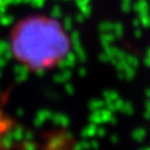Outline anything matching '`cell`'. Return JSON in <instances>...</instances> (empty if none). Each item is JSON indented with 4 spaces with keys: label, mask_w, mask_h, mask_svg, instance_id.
<instances>
[{
    "label": "cell",
    "mask_w": 150,
    "mask_h": 150,
    "mask_svg": "<svg viewBox=\"0 0 150 150\" xmlns=\"http://www.w3.org/2000/svg\"><path fill=\"white\" fill-rule=\"evenodd\" d=\"M24 129L21 128V127H17L12 132H11V136H12V138H13V141L14 142H20V141H23V138H24Z\"/></svg>",
    "instance_id": "obj_14"
},
{
    "label": "cell",
    "mask_w": 150,
    "mask_h": 150,
    "mask_svg": "<svg viewBox=\"0 0 150 150\" xmlns=\"http://www.w3.org/2000/svg\"><path fill=\"white\" fill-rule=\"evenodd\" d=\"M145 135H146V131L143 128H137L131 132V137L136 142H143V139L145 138Z\"/></svg>",
    "instance_id": "obj_11"
},
{
    "label": "cell",
    "mask_w": 150,
    "mask_h": 150,
    "mask_svg": "<svg viewBox=\"0 0 150 150\" xmlns=\"http://www.w3.org/2000/svg\"><path fill=\"white\" fill-rule=\"evenodd\" d=\"M13 20H14L13 16L7 14L6 12H5V13H0V24H1L3 26L7 27V26L12 25V24H13Z\"/></svg>",
    "instance_id": "obj_13"
},
{
    "label": "cell",
    "mask_w": 150,
    "mask_h": 150,
    "mask_svg": "<svg viewBox=\"0 0 150 150\" xmlns=\"http://www.w3.org/2000/svg\"><path fill=\"white\" fill-rule=\"evenodd\" d=\"M144 65L146 67H150V47L146 50V54H145V58H144Z\"/></svg>",
    "instance_id": "obj_37"
},
{
    "label": "cell",
    "mask_w": 150,
    "mask_h": 150,
    "mask_svg": "<svg viewBox=\"0 0 150 150\" xmlns=\"http://www.w3.org/2000/svg\"><path fill=\"white\" fill-rule=\"evenodd\" d=\"M8 50H11L10 44L7 42H5V40H0V56H3Z\"/></svg>",
    "instance_id": "obj_27"
},
{
    "label": "cell",
    "mask_w": 150,
    "mask_h": 150,
    "mask_svg": "<svg viewBox=\"0 0 150 150\" xmlns=\"http://www.w3.org/2000/svg\"><path fill=\"white\" fill-rule=\"evenodd\" d=\"M6 64H7V59H5L3 56H0V69L5 67V66H6Z\"/></svg>",
    "instance_id": "obj_44"
},
{
    "label": "cell",
    "mask_w": 150,
    "mask_h": 150,
    "mask_svg": "<svg viewBox=\"0 0 150 150\" xmlns=\"http://www.w3.org/2000/svg\"><path fill=\"white\" fill-rule=\"evenodd\" d=\"M64 141H65V137H63V136H56V137H53V138L50 139L47 146L50 149H59V148H63Z\"/></svg>",
    "instance_id": "obj_9"
},
{
    "label": "cell",
    "mask_w": 150,
    "mask_h": 150,
    "mask_svg": "<svg viewBox=\"0 0 150 150\" xmlns=\"http://www.w3.org/2000/svg\"><path fill=\"white\" fill-rule=\"evenodd\" d=\"M123 73H124V79L132 81L134 77H135V74H136V69L132 67V66H130V65H128L127 69L123 71Z\"/></svg>",
    "instance_id": "obj_18"
},
{
    "label": "cell",
    "mask_w": 150,
    "mask_h": 150,
    "mask_svg": "<svg viewBox=\"0 0 150 150\" xmlns=\"http://www.w3.org/2000/svg\"><path fill=\"white\" fill-rule=\"evenodd\" d=\"M50 14H51V18H53V19L60 18L62 17V8H60V6H58V5L53 6L51 12H50Z\"/></svg>",
    "instance_id": "obj_25"
},
{
    "label": "cell",
    "mask_w": 150,
    "mask_h": 150,
    "mask_svg": "<svg viewBox=\"0 0 150 150\" xmlns=\"http://www.w3.org/2000/svg\"><path fill=\"white\" fill-rule=\"evenodd\" d=\"M78 8H79L81 13H83L86 18H88V17H90V16H91V13H92V7L90 6V4H88V5H83V6L78 7Z\"/></svg>",
    "instance_id": "obj_26"
},
{
    "label": "cell",
    "mask_w": 150,
    "mask_h": 150,
    "mask_svg": "<svg viewBox=\"0 0 150 150\" xmlns=\"http://www.w3.org/2000/svg\"><path fill=\"white\" fill-rule=\"evenodd\" d=\"M121 8H122V11H123L124 13L130 12V10H131V3H129V1H122Z\"/></svg>",
    "instance_id": "obj_33"
},
{
    "label": "cell",
    "mask_w": 150,
    "mask_h": 150,
    "mask_svg": "<svg viewBox=\"0 0 150 150\" xmlns=\"http://www.w3.org/2000/svg\"><path fill=\"white\" fill-rule=\"evenodd\" d=\"M114 103H115V108H116V111H121V109H122V106H123V104H124V100L122 99V98H117L116 100H114Z\"/></svg>",
    "instance_id": "obj_34"
},
{
    "label": "cell",
    "mask_w": 150,
    "mask_h": 150,
    "mask_svg": "<svg viewBox=\"0 0 150 150\" xmlns=\"http://www.w3.org/2000/svg\"><path fill=\"white\" fill-rule=\"evenodd\" d=\"M0 77H1V71H0Z\"/></svg>",
    "instance_id": "obj_54"
},
{
    "label": "cell",
    "mask_w": 150,
    "mask_h": 150,
    "mask_svg": "<svg viewBox=\"0 0 150 150\" xmlns=\"http://www.w3.org/2000/svg\"><path fill=\"white\" fill-rule=\"evenodd\" d=\"M64 89H65L66 93H67V95H70V96H72V95L74 93L73 84H71V83H69V82H65V83H64Z\"/></svg>",
    "instance_id": "obj_30"
},
{
    "label": "cell",
    "mask_w": 150,
    "mask_h": 150,
    "mask_svg": "<svg viewBox=\"0 0 150 150\" xmlns=\"http://www.w3.org/2000/svg\"><path fill=\"white\" fill-rule=\"evenodd\" d=\"M131 8L139 16L143 13H149L150 6H149L148 0H138V1H136L134 4V6H131Z\"/></svg>",
    "instance_id": "obj_6"
},
{
    "label": "cell",
    "mask_w": 150,
    "mask_h": 150,
    "mask_svg": "<svg viewBox=\"0 0 150 150\" xmlns=\"http://www.w3.org/2000/svg\"><path fill=\"white\" fill-rule=\"evenodd\" d=\"M89 122L90 123H95V124H102V117H100V111L99 110H95L91 112V115L89 116Z\"/></svg>",
    "instance_id": "obj_15"
},
{
    "label": "cell",
    "mask_w": 150,
    "mask_h": 150,
    "mask_svg": "<svg viewBox=\"0 0 150 150\" xmlns=\"http://www.w3.org/2000/svg\"><path fill=\"white\" fill-rule=\"evenodd\" d=\"M110 142H111L112 144H117V143L120 142V138H118V136H117V135H112V136L110 137Z\"/></svg>",
    "instance_id": "obj_43"
},
{
    "label": "cell",
    "mask_w": 150,
    "mask_h": 150,
    "mask_svg": "<svg viewBox=\"0 0 150 150\" xmlns=\"http://www.w3.org/2000/svg\"><path fill=\"white\" fill-rule=\"evenodd\" d=\"M103 97H104V100H116L120 96H118V92L115 90H105L103 92Z\"/></svg>",
    "instance_id": "obj_17"
},
{
    "label": "cell",
    "mask_w": 150,
    "mask_h": 150,
    "mask_svg": "<svg viewBox=\"0 0 150 150\" xmlns=\"http://www.w3.org/2000/svg\"><path fill=\"white\" fill-rule=\"evenodd\" d=\"M134 35L136 37V38H141V37H142V30H141L139 27H135Z\"/></svg>",
    "instance_id": "obj_42"
},
{
    "label": "cell",
    "mask_w": 150,
    "mask_h": 150,
    "mask_svg": "<svg viewBox=\"0 0 150 150\" xmlns=\"http://www.w3.org/2000/svg\"><path fill=\"white\" fill-rule=\"evenodd\" d=\"M89 142H90V149H98V148H99L98 141L92 139V141H89Z\"/></svg>",
    "instance_id": "obj_40"
},
{
    "label": "cell",
    "mask_w": 150,
    "mask_h": 150,
    "mask_svg": "<svg viewBox=\"0 0 150 150\" xmlns=\"http://www.w3.org/2000/svg\"><path fill=\"white\" fill-rule=\"evenodd\" d=\"M138 18H139L141 25H142L143 27H145V28H150V16H149V13L139 14Z\"/></svg>",
    "instance_id": "obj_19"
},
{
    "label": "cell",
    "mask_w": 150,
    "mask_h": 150,
    "mask_svg": "<svg viewBox=\"0 0 150 150\" xmlns=\"http://www.w3.org/2000/svg\"><path fill=\"white\" fill-rule=\"evenodd\" d=\"M72 77V72L70 69H63L62 72L57 73L53 76V82L57 84H64L65 82H67L70 78Z\"/></svg>",
    "instance_id": "obj_5"
},
{
    "label": "cell",
    "mask_w": 150,
    "mask_h": 150,
    "mask_svg": "<svg viewBox=\"0 0 150 150\" xmlns=\"http://www.w3.org/2000/svg\"><path fill=\"white\" fill-rule=\"evenodd\" d=\"M105 134H106V130H105L104 128H98V127H97V131H96V135H98V136L103 137V136H105Z\"/></svg>",
    "instance_id": "obj_41"
},
{
    "label": "cell",
    "mask_w": 150,
    "mask_h": 150,
    "mask_svg": "<svg viewBox=\"0 0 150 150\" xmlns=\"http://www.w3.org/2000/svg\"><path fill=\"white\" fill-rule=\"evenodd\" d=\"M73 149L74 150H85V149H90V142L89 141H79L76 144H73Z\"/></svg>",
    "instance_id": "obj_21"
},
{
    "label": "cell",
    "mask_w": 150,
    "mask_h": 150,
    "mask_svg": "<svg viewBox=\"0 0 150 150\" xmlns=\"http://www.w3.org/2000/svg\"><path fill=\"white\" fill-rule=\"evenodd\" d=\"M13 142H14V141H13V138H12L11 134H7L6 136H4V137H3L1 142H0V145H1L3 148H10V146H12Z\"/></svg>",
    "instance_id": "obj_20"
},
{
    "label": "cell",
    "mask_w": 150,
    "mask_h": 150,
    "mask_svg": "<svg viewBox=\"0 0 150 150\" xmlns=\"http://www.w3.org/2000/svg\"><path fill=\"white\" fill-rule=\"evenodd\" d=\"M50 120L52 121V123H54L59 127H64V128H66L70 124V118L66 115L60 114V112H54V114L52 112Z\"/></svg>",
    "instance_id": "obj_4"
},
{
    "label": "cell",
    "mask_w": 150,
    "mask_h": 150,
    "mask_svg": "<svg viewBox=\"0 0 150 150\" xmlns=\"http://www.w3.org/2000/svg\"><path fill=\"white\" fill-rule=\"evenodd\" d=\"M64 27L66 31H71L72 27H73V20L71 17H66L64 18Z\"/></svg>",
    "instance_id": "obj_28"
},
{
    "label": "cell",
    "mask_w": 150,
    "mask_h": 150,
    "mask_svg": "<svg viewBox=\"0 0 150 150\" xmlns=\"http://www.w3.org/2000/svg\"><path fill=\"white\" fill-rule=\"evenodd\" d=\"M74 1H76V5H77L78 7H81V6H83V5L90 4L91 0H74Z\"/></svg>",
    "instance_id": "obj_38"
},
{
    "label": "cell",
    "mask_w": 150,
    "mask_h": 150,
    "mask_svg": "<svg viewBox=\"0 0 150 150\" xmlns=\"http://www.w3.org/2000/svg\"><path fill=\"white\" fill-rule=\"evenodd\" d=\"M12 54L27 67L47 69L70 51V40L57 19L31 17L12 32Z\"/></svg>",
    "instance_id": "obj_1"
},
{
    "label": "cell",
    "mask_w": 150,
    "mask_h": 150,
    "mask_svg": "<svg viewBox=\"0 0 150 150\" xmlns=\"http://www.w3.org/2000/svg\"><path fill=\"white\" fill-rule=\"evenodd\" d=\"M51 115H52V112H51L50 110H46V109L39 110V111L35 114L34 118H33V124H34L35 127H38V128L42 127L47 120H50Z\"/></svg>",
    "instance_id": "obj_2"
},
{
    "label": "cell",
    "mask_w": 150,
    "mask_h": 150,
    "mask_svg": "<svg viewBox=\"0 0 150 150\" xmlns=\"http://www.w3.org/2000/svg\"><path fill=\"white\" fill-rule=\"evenodd\" d=\"M23 148L26 149V150H34L37 148V144L33 143V141H24Z\"/></svg>",
    "instance_id": "obj_29"
},
{
    "label": "cell",
    "mask_w": 150,
    "mask_h": 150,
    "mask_svg": "<svg viewBox=\"0 0 150 150\" xmlns=\"http://www.w3.org/2000/svg\"><path fill=\"white\" fill-rule=\"evenodd\" d=\"M71 42L72 43L81 42V34H79L78 31H72V33H71Z\"/></svg>",
    "instance_id": "obj_32"
},
{
    "label": "cell",
    "mask_w": 150,
    "mask_h": 150,
    "mask_svg": "<svg viewBox=\"0 0 150 150\" xmlns=\"http://www.w3.org/2000/svg\"><path fill=\"white\" fill-rule=\"evenodd\" d=\"M132 26H134V27H139V26H141L139 18H135V19L132 20Z\"/></svg>",
    "instance_id": "obj_46"
},
{
    "label": "cell",
    "mask_w": 150,
    "mask_h": 150,
    "mask_svg": "<svg viewBox=\"0 0 150 150\" xmlns=\"http://www.w3.org/2000/svg\"><path fill=\"white\" fill-rule=\"evenodd\" d=\"M4 1H5L6 5H11V4H13V0H4Z\"/></svg>",
    "instance_id": "obj_50"
},
{
    "label": "cell",
    "mask_w": 150,
    "mask_h": 150,
    "mask_svg": "<svg viewBox=\"0 0 150 150\" xmlns=\"http://www.w3.org/2000/svg\"><path fill=\"white\" fill-rule=\"evenodd\" d=\"M121 111L124 112L125 115H132L134 114V106H132V104L130 102H124Z\"/></svg>",
    "instance_id": "obj_23"
},
{
    "label": "cell",
    "mask_w": 150,
    "mask_h": 150,
    "mask_svg": "<svg viewBox=\"0 0 150 150\" xmlns=\"http://www.w3.org/2000/svg\"><path fill=\"white\" fill-rule=\"evenodd\" d=\"M23 3H26V4H30L31 0H23Z\"/></svg>",
    "instance_id": "obj_53"
},
{
    "label": "cell",
    "mask_w": 150,
    "mask_h": 150,
    "mask_svg": "<svg viewBox=\"0 0 150 150\" xmlns=\"http://www.w3.org/2000/svg\"><path fill=\"white\" fill-rule=\"evenodd\" d=\"M13 72L17 83H23L28 78V67L26 65H16Z\"/></svg>",
    "instance_id": "obj_3"
},
{
    "label": "cell",
    "mask_w": 150,
    "mask_h": 150,
    "mask_svg": "<svg viewBox=\"0 0 150 150\" xmlns=\"http://www.w3.org/2000/svg\"><path fill=\"white\" fill-rule=\"evenodd\" d=\"M86 73H88V71H86L85 67H81V69L78 70V74H79L81 77H85V76H86Z\"/></svg>",
    "instance_id": "obj_45"
},
{
    "label": "cell",
    "mask_w": 150,
    "mask_h": 150,
    "mask_svg": "<svg viewBox=\"0 0 150 150\" xmlns=\"http://www.w3.org/2000/svg\"><path fill=\"white\" fill-rule=\"evenodd\" d=\"M145 111H148L150 114V100H146L145 102Z\"/></svg>",
    "instance_id": "obj_48"
},
{
    "label": "cell",
    "mask_w": 150,
    "mask_h": 150,
    "mask_svg": "<svg viewBox=\"0 0 150 150\" xmlns=\"http://www.w3.org/2000/svg\"><path fill=\"white\" fill-rule=\"evenodd\" d=\"M99 60L100 62H103V63H109L110 62V57L105 53V52H102V53H99Z\"/></svg>",
    "instance_id": "obj_36"
},
{
    "label": "cell",
    "mask_w": 150,
    "mask_h": 150,
    "mask_svg": "<svg viewBox=\"0 0 150 150\" xmlns=\"http://www.w3.org/2000/svg\"><path fill=\"white\" fill-rule=\"evenodd\" d=\"M30 4L35 8H42L45 5V0H31Z\"/></svg>",
    "instance_id": "obj_31"
},
{
    "label": "cell",
    "mask_w": 150,
    "mask_h": 150,
    "mask_svg": "<svg viewBox=\"0 0 150 150\" xmlns=\"http://www.w3.org/2000/svg\"><path fill=\"white\" fill-rule=\"evenodd\" d=\"M73 50H74V54H76V57H77L82 63L86 60V58H88V57H86V52H85V50L83 49L81 42L73 43Z\"/></svg>",
    "instance_id": "obj_7"
},
{
    "label": "cell",
    "mask_w": 150,
    "mask_h": 150,
    "mask_svg": "<svg viewBox=\"0 0 150 150\" xmlns=\"http://www.w3.org/2000/svg\"><path fill=\"white\" fill-rule=\"evenodd\" d=\"M24 141H33L34 139V135L32 131L27 130V131H24Z\"/></svg>",
    "instance_id": "obj_35"
},
{
    "label": "cell",
    "mask_w": 150,
    "mask_h": 150,
    "mask_svg": "<svg viewBox=\"0 0 150 150\" xmlns=\"http://www.w3.org/2000/svg\"><path fill=\"white\" fill-rule=\"evenodd\" d=\"M23 0H13V4H21Z\"/></svg>",
    "instance_id": "obj_51"
},
{
    "label": "cell",
    "mask_w": 150,
    "mask_h": 150,
    "mask_svg": "<svg viewBox=\"0 0 150 150\" xmlns=\"http://www.w3.org/2000/svg\"><path fill=\"white\" fill-rule=\"evenodd\" d=\"M125 62L128 63V65H130V66H132L135 69L138 67V65H139L138 59L135 56H131V54H128V53H127V57H125Z\"/></svg>",
    "instance_id": "obj_22"
},
{
    "label": "cell",
    "mask_w": 150,
    "mask_h": 150,
    "mask_svg": "<svg viewBox=\"0 0 150 150\" xmlns=\"http://www.w3.org/2000/svg\"><path fill=\"white\" fill-rule=\"evenodd\" d=\"M98 28L100 32H111L112 30V23L110 21H102L99 25H98Z\"/></svg>",
    "instance_id": "obj_24"
},
{
    "label": "cell",
    "mask_w": 150,
    "mask_h": 150,
    "mask_svg": "<svg viewBox=\"0 0 150 150\" xmlns=\"http://www.w3.org/2000/svg\"><path fill=\"white\" fill-rule=\"evenodd\" d=\"M24 114H25V111H24V109H23V108H19V109H17V116H19V117H23V116H24Z\"/></svg>",
    "instance_id": "obj_47"
},
{
    "label": "cell",
    "mask_w": 150,
    "mask_h": 150,
    "mask_svg": "<svg viewBox=\"0 0 150 150\" xmlns=\"http://www.w3.org/2000/svg\"><path fill=\"white\" fill-rule=\"evenodd\" d=\"M99 39H100L102 45H106V44L114 43L116 37L114 35V33H111V32H102V34L99 35Z\"/></svg>",
    "instance_id": "obj_10"
},
{
    "label": "cell",
    "mask_w": 150,
    "mask_h": 150,
    "mask_svg": "<svg viewBox=\"0 0 150 150\" xmlns=\"http://www.w3.org/2000/svg\"><path fill=\"white\" fill-rule=\"evenodd\" d=\"M103 108H104V100H102V99H92L89 102V109L91 111L100 110Z\"/></svg>",
    "instance_id": "obj_16"
},
{
    "label": "cell",
    "mask_w": 150,
    "mask_h": 150,
    "mask_svg": "<svg viewBox=\"0 0 150 150\" xmlns=\"http://www.w3.org/2000/svg\"><path fill=\"white\" fill-rule=\"evenodd\" d=\"M96 131H97V124L90 123L88 127H85L81 131V135L83 137H85V138H92L93 136H96Z\"/></svg>",
    "instance_id": "obj_8"
},
{
    "label": "cell",
    "mask_w": 150,
    "mask_h": 150,
    "mask_svg": "<svg viewBox=\"0 0 150 150\" xmlns=\"http://www.w3.org/2000/svg\"><path fill=\"white\" fill-rule=\"evenodd\" d=\"M85 18H86V17H85L83 13H78V14L76 16V21H77V23H79V24H82V23H84Z\"/></svg>",
    "instance_id": "obj_39"
},
{
    "label": "cell",
    "mask_w": 150,
    "mask_h": 150,
    "mask_svg": "<svg viewBox=\"0 0 150 150\" xmlns=\"http://www.w3.org/2000/svg\"><path fill=\"white\" fill-rule=\"evenodd\" d=\"M145 95H146L148 98H150V89H148V90L145 91Z\"/></svg>",
    "instance_id": "obj_52"
},
{
    "label": "cell",
    "mask_w": 150,
    "mask_h": 150,
    "mask_svg": "<svg viewBox=\"0 0 150 150\" xmlns=\"http://www.w3.org/2000/svg\"><path fill=\"white\" fill-rule=\"evenodd\" d=\"M112 33L116 38H122L123 37V33H124V27H123V24L121 23H115L112 24Z\"/></svg>",
    "instance_id": "obj_12"
},
{
    "label": "cell",
    "mask_w": 150,
    "mask_h": 150,
    "mask_svg": "<svg viewBox=\"0 0 150 150\" xmlns=\"http://www.w3.org/2000/svg\"><path fill=\"white\" fill-rule=\"evenodd\" d=\"M144 118L145 120H150V114L148 111H144Z\"/></svg>",
    "instance_id": "obj_49"
}]
</instances>
